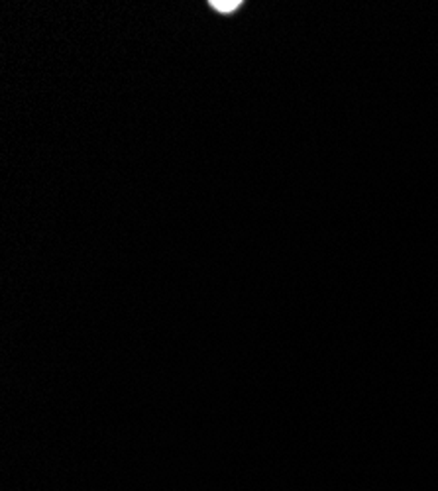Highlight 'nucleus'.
Segmentation results:
<instances>
[{
    "mask_svg": "<svg viewBox=\"0 0 438 491\" xmlns=\"http://www.w3.org/2000/svg\"><path fill=\"white\" fill-rule=\"evenodd\" d=\"M240 5V0H212L210 3V6L217 12H222V15H230V12H234Z\"/></svg>",
    "mask_w": 438,
    "mask_h": 491,
    "instance_id": "1",
    "label": "nucleus"
}]
</instances>
